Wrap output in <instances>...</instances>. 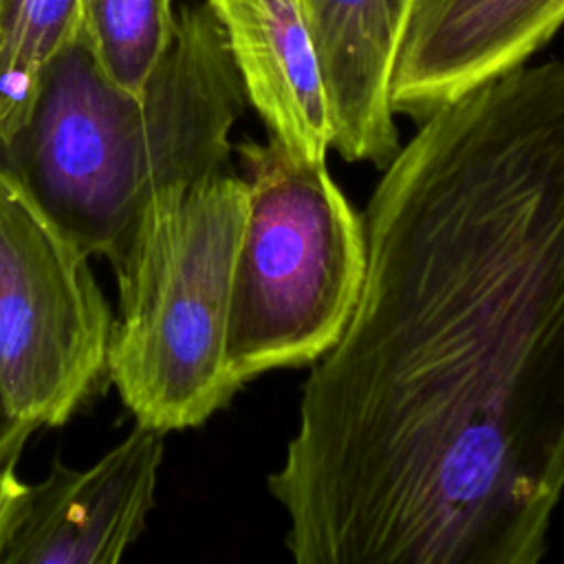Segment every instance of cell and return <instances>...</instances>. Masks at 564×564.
I'll return each instance as SVG.
<instances>
[{
	"instance_id": "277c9868",
	"label": "cell",
	"mask_w": 564,
	"mask_h": 564,
	"mask_svg": "<svg viewBox=\"0 0 564 564\" xmlns=\"http://www.w3.org/2000/svg\"><path fill=\"white\" fill-rule=\"evenodd\" d=\"M247 216L234 260L225 364L242 388L258 375L322 359L341 337L366 275V227L326 159L282 143L236 148Z\"/></svg>"
},
{
	"instance_id": "ba28073f",
	"label": "cell",
	"mask_w": 564,
	"mask_h": 564,
	"mask_svg": "<svg viewBox=\"0 0 564 564\" xmlns=\"http://www.w3.org/2000/svg\"><path fill=\"white\" fill-rule=\"evenodd\" d=\"M269 139L326 159L333 121L304 0H207Z\"/></svg>"
},
{
	"instance_id": "30bf717a",
	"label": "cell",
	"mask_w": 564,
	"mask_h": 564,
	"mask_svg": "<svg viewBox=\"0 0 564 564\" xmlns=\"http://www.w3.org/2000/svg\"><path fill=\"white\" fill-rule=\"evenodd\" d=\"M82 37V0H0V141L31 112L42 77Z\"/></svg>"
},
{
	"instance_id": "7c38bea8",
	"label": "cell",
	"mask_w": 564,
	"mask_h": 564,
	"mask_svg": "<svg viewBox=\"0 0 564 564\" xmlns=\"http://www.w3.org/2000/svg\"><path fill=\"white\" fill-rule=\"evenodd\" d=\"M37 427L29 421H24L11 405L2 383H0V498L11 485V480L18 476L15 465L22 456V449L31 434Z\"/></svg>"
},
{
	"instance_id": "5b68a950",
	"label": "cell",
	"mask_w": 564,
	"mask_h": 564,
	"mask_svg": "<svg viewBox=\"0 0 564 564\" xmlns=\"http://www.w3.org/2000/svg\"><path fill=\"white\" fill-rule=\"evenodd\" d=\"M88 258L0 161V383L37 430L68 423L108 370L115 317Z\"/></svg>"
},
{
	"instance_id": "52a82bcc",
	"label": "cell",
	"mask_w": 564,
	"mask_h": 564,
	"mask_svg": "<svg viewBox=\"0 0 564 564\" xmlns=\"http://www.w3.org/2000/svg\"><path fill=\"white\" fill-rule=\"evenodd\" d=\"M564 26V0H412L390 101L416 123L527 64Z\"/></svg>"
},
{
	"instance_id": "6da1fadb",
	"label": "cell",
	"mask_w": 564,
	"mask_h": 564,
	"mask_svg": "<svg viewBox=\"0 0 564 564\" xmlns=\"http://www.w3.org/2000/svg\"><path fill=\"white\" fill-rule=\"evenodd\" d=\"M269 491L297 564H538L564 496V62L419 121Z\"/></svg>"
},
{
	"instance_id": "3957f363",
	"label": "cell",
	"mask_w": 564,
	"mask_h": 564,
	"mask_svg": "<svg viewBox=\"0 0 564 564\" xmlns=\"http://www.w3.org/2000/svg\"><path fill=\"white\" fill-rule=\"evenodd\" d=\"M247 183L231 167L163 192L110 262L119 286L108 370L137 423L203 425L240 386L225 364Z\"/></svg>"
},
{
	"instance_id": "9c48e42d",
	"label": "cell",
	"mask_w": 564,
	"mask_h": 564,
	"mask_svg": "<svg viewBox=\"0 0 564 564\" xmlns=\"http://www.w3.org/2000/svg\"><path fill=\"white\" fill-rule=\"evenodd\" d=\"M412 0H304L333 121V148L383 170L399 152L390 86Z\"/></svg>"
},
{
	"instance_id": "8992f818",
	"label": "cell",
	"mask_w": 564,
	"mask_h": 564,
	"mask_svg": "<svg viewBox=\"0 0 564 564\" xmlns=\"http://www.w3.org/2000/svg\"><path fill=\"white\" fill-rule=\"evenodd\" d=\"M163 432L134 430L86 469L55 460L42 482L18 478L0 527V564H115L145 531Z\"/></svg>"
},
{
	"instance_id": "7a4b0ae2",
	"label": "cell",
	"mask_w": 564,
	"mask_h": 564,
	"mask_svg": "<svg viewBox=\"0 0 564 564\" xmlns=\"http://www.w3.org/2000/svg\"><path fill=\"white\" fill-rule=\"evenodd\" d=\"M245 104L218 18L189 4L139 95L112 84L82 37L70 44L0 161L88 256L112 262L154 198L229 167Z\"/></svg>"
},
{
	"instance_id": "8fae6325",
	"label": "cell",
	"mask_w": 564,
	"mask_h": 564,
	"mask_svg": "<svg viewBox=\"0 0 564 564\" xmlns=\"http://www.w3.org/2000/svg\"><path fill=\"white\" fill-rule=\"evenodd\" d=\"M176 29L172 0H82V40L101 73L143 93Z\"/></svg>"
}]
</instances>
